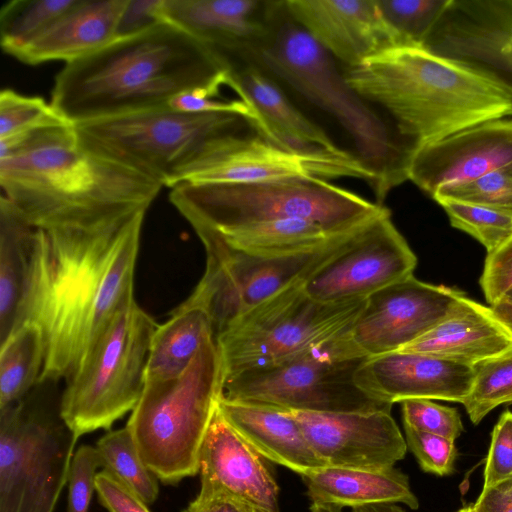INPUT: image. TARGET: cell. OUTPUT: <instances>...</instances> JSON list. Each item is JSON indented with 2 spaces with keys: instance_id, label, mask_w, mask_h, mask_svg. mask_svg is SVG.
<instances>
[{
  "instance_id": "obj_36",
  "label": "cell",
  "mask_w": 512,
  "mask_h": 512,
  "mask_svg": "<svg viewBox=\"0 0 512 512\" xmlns=\"http://www.w3.org/2000/svg\"><path fill=\"white\" fill-rule=\"evenodd\" d=\"M456 229L474 237L493 253L512 238V209L456 201L439 203Z\"/></svg>"
},
{
  "instance_id": "obj_45",
  "label": "cell",
  "mask_w": 512,
  "mask_h": 512,
  "mask_svg": "<svg viewBox=\"0 0 512 512\" xmlns=\"http://www.w3.org/2000/svg\"><path fill=\"white\" fill-rule=\"evenodd\" d=\"M164 0H127L120 16L116 39L140 34L163 20L162 6Z\"/></svg>"
},
{
  "instance_id": "obj_23",
  "label": "cell",
  "mask_w": 512,
  "mask_h": 512,
  "mask_svg": "<svg viewBox=\"0 0 512 512\" xmlns=\"http://www.w3.org/2000/svg\"><path fill=\"white\" fill-rule=\"evenodd\" d=\"M271 0H164L163 20L228 67L264 34Z\"/></svg>"
},
{
  "instance_id": "obj_34",
  "label": "cell",
  "mask_w": 512,
  "mask_h": 512,
  "mask_svg": "<svg viewBox=\"0 0 512 512\" xmlns=\"http://www.w3.org/2000/svg\"><path fill=\"white\" fill-rule=\"evenodd\" d=\"M77 0H11L0 11L1 47L13 56Z\"/></svg>"
},
{
  "instance_id": "obj_52",
  "label": "cell",
  "mask_w": 512,
  "mask_h": 512,
  "mask_svg": "<svg viewBox=\"0 0 512 512\" xmlns=\"http://www.w3.org/2000/svg\"><path fill=\"white\" fill-rule=\"evenodd\" d=\"M456 512H472V511H471V507L469 505V506H466V507H463V508L459 509Z\"/></svg>"
},
{
  "instance_id": "obj_26",
  "label": "cell",
  "mask_w": 512,
  "mask_h": 512,
  "mask_svg": "<svg viewBox=\"0 0 512 512\" xmlns=\"http://www.w3.org/2000/svg\"><path fill=\"white\" fill-rule=\"evenodd\" d=\"M126 4L127 0H77L13 57L29 65L84 58L116 39Z\"/></svg>"
},
{
  "instance_id": "obj_22",
  "label": "cell",
  "mask_w": 512,
  "mask_h": 512,
  "mask_svg": "<svg viewBox=\"0 0 512 512\" xmlns=\"http://www.w3.org/2000/svg\"><path fill=\"white\" fill-rule=\"evenodd\" d=\"M263 458L217 406L200 450V491L225 493L258 512H280L278 485Z\"/></svg>"
},
{
  "instance_id": "obj_49",
  "label": "cell",
  "mask_w": 512,
  "mask_h": 512,
  "mask_svg": "<svg viewBox=\"0 0 512 512\" xmlns=\"http://www.w3.org/2000/svg\"><path fill=\"white\" fill-rule=\"evenodd\" d=\"M490 307L496 316L512 330V301L504 297Z\"/></svg>"
},
{
  "instance_id": "obj_44",
  "label": "cell",
  "mask_w": 512,
  "mask_h": 512,
  "mask_svg": "<svg viewBox=\"0 0 512 512\" xmlns=\"http://www.w3.org/2000/svg\"><path fill=\"white\" fill-rule=\"evenodd\" d=\"M480 285L490 306L512 290V238L493 253L487 254Z\"/></svg>"
},
{
  "instance_id": "obj_5",
  "label": "cell",
  "mask_w": 512,
  "mask_h": 512,
  "mask_svg": "<svg viewBox=\"0 0 512 512\" xmlns=\"http://www.w3.org/2000/svg\"><path fill=\"white\" fill-rule=\"evenodd\" d=\"M241 61L256 66L346 133L354 154L376 176L378 204L408 180L414 152L388 119L351 88L337 61L295 21L284 0H271L265 34Z\"/></svg>"
},
{
  "instance_id": "obj_50",
  "label": "cell",
  "mask_w": 512,
  "mask_h": 512,
  "mask_svg": "<svg viewBox=\"0 0 512 512\" xmlns=\"http://www.w3.org/2000/svg\"><path fill=\"white\" fill-rule=\"evenodd\" d=\"M352 512H406L396 503H377L352 508Z\"/></svg>"
},
{
  "instance_id": "obj_21",
  "label": "cell",
  "mask_w": 512,
  "mask_h": 512,
  "mask_svg": "<svg viewBox=\"0 0 512 512\" xmlns=\"http://www.w3.org/2000/svg\"><path fill=\"white\" fill-rule=\"evenodd\" d=\"M474 367L432 355L395 351L368 357L355 374L356 384L393 405L408 399L462 403L469 395Z\"/></svg>"
},
{
  "instance_id": "obj_3",
  "label": "cell",
  "mask_w": 512,
  "mask_h": 512,
  "mask_svg": "<svg viewBox=\"0 0 512 512\" xmlns=\"http://www.w3.org/2000/svg\"><path fill=\"white\" fill-rule=\"evenodd\" d=\"M2 195L36 228L91 226L147 210L162 185L78 142L73 124L43 128L0 159Z\"/></svg>"
},
{
  "instance_id": "obj_17",
  "label": "cell",
  "mask_w": 512,
  "mask_h": 512,
  "mask_svg": "<svg viewBox=\"0 0 512 512\" xmlns=\"http://www.w3.org/2000/svg\"><path fill=\"white\" fill-rule=\"evenodd\" d=\"M423 47L512 92V0H450Z\"/></svg>"
},
{
  "instance_id": "obj_1",
  "label": "cell",
  "mask_w": 512,
  "mask_h": 512,
  "mask_svg": "<svg viewBox=\"0 0 512 512\" xmlns=\"http://www.w3.org/2000/svg\"><path fill=\"white\" fill-rule=\"evenodd\" d=\"M146 211L91 226L36 228L19 325L31 320L43 331L40 382L67 381L117 312L135 299Z\"/></svg>"
},
{
  "instance_id": "obj_25",
  "label": "cell",
  "mask_w": 512,
  "mask_h": 512,
  "mask_svg": "<svg viewBox=\"0 0 512 512\" xmlns=\"http://www.w3.org/2000/svg\"><path fill=\"white\" fill-rule=\"evenodd\" d=\"M512 350V330L493 309L464 293L450 313L399 351L432 355L474 367Z\"/></svg>"
},
{
  "instance_id": "obj_38",
  "label": "cell",
  "mask_w": 512,
  "mask_h": 512,
  "mask_svg": "<svg viewBox=\"0 0 512 512\" xmlns=\"http://www.w3.org/2000/svg\"><path fill=\"white\" fill-rule=\"evenodd\" d=\"M72 124L43 98L25 96L12 89L0 93V139L32 129Z\"/></svg>"
},
{
  "instance_id": "obj_37",
  "label": "cell",
  "mask_w": 512,
  "mask_h": 512,
  "mask_svg": "<svg viewBox=\"0 0 512 512\" xmlns=\"http://www.w3.org/2000/svg\"><path fill=\"white\" fill-rule=\"evenodd\" d=\"M450 0H378L402 46L423 47Z\"/></svg>"
},
{
  "instance_id": "obj_53",
  "label": "cell",
  "mask_w": 512,
  "mask_h": 512,
  "mask_svg": "<svg viewBox=\"0 0 512 512\" xmlns=\"http://www.w3.org/2000/svg\"><path fill=\"white\" fill-rule=\"evenodd\" d=\"M506 298L512 301V290L507 294Z\"/></svg>"
},
{
  "instance_id": "obj_48",
  "label": "cell",
  "mask_w": 512,
  "mask_h": 512,
  "mask_svg": "<svg viewBox=\"0 0 512 512\" xmlns=\"http://www.w3.org/2000/svg\"><path fill=\"white\" fill-rule=\"evenodd\" d=\"M470 507L472 512H512V479L483 488Z\"/></svg>"
},
{
  "instance_id": "obj_18",
  "label": "cell",
  "mask_w": 512,
  "mask_h": 512,
  "mask_svg": "<svg viewBox=\"0 0 512 512\" xmlns=\"http://www.w3.org/2000/svg\"><path fill=\"white\" fill-rule=\"evenodd\" d=\"M290 412L328 466L385 470L405 457L406 440L389 411Z\"/></svg>"
},
{
  "instance_id": "obj_13",
  "label": "cell",
  "mask_w": 512,
  "mask_h": 512,
  "mask_svg": "<svg viewBox=\"0 0 512 512\" xmlns=\"http://www.w3.org/2000/svg\"><path fill=\"white\" fill-rule=\"evenodd\" d=\"M191 226L205 248L206 266L193 292L179 306L205 311L211 320L214 338L263 301L292 285L304 283L339 251L355 230L305 252L263 256L230 246L210 228Z\"/></svg>"
},
{
  "instance_id": "obj_46",
  "label": "cell",
  "mask_w": 512,
  "mask_h": 512,
  "mask_svg": "<svg viewBox=\"0 0 512 512\" xmlns=\"http://www.w3.org/2000/svg\"><path fill=\"white\" fill-rule=\"evenodd\" d=\"M96 492L108 512H150L139 496L105 470L97 473Z\"/></svg>"
},
{
  "instance_id": "obj_2",
  "label": "cell",
  "mask_w": 512,
  "mask_h": 512,
  "mask_svg": "<svg viewBox=\"0 0 512 512\" xmlns=\"http://www.w3.org/2000/svg\"><path fill=\"white\" fill-rule=\"evenodd\" d=\"M217 81L228 85V69L187 33L161 22L66 64L51 105L75 124L164 107L183 91Z\"/></svg>"
},
{
  "instance_id": "obj_16",
  "label": "cell",
  "mask_w": 512,
  "mask_h": 512,
  "mask_svg": "<svg viewBox=\"0 0 512 512\" xmlns=\"http://www.w3.org/2000/svg\"><path fill=\"white\" fill-rule=\"evenodd\" d=\"M463 294L411 275L366 298L348 337L366 357L399 351L440 323Z\"/></svg>"
},
{
  "instance_id": "obj_30",
  "label": "cell",
  "mask_w": 512,
  "mask_h": 512,
  "mask_svg": "<svg viewBox=\"0 0 512 512\" xmlns=\"http://www.w3.org/2000/svg\"><path fill=\"white\" fill-rule=\"evenodd\" d=\"M209 338H214V331L205 311L197 307L175 308L170 319L158 325L154 333L146 382L181 375Z\"/></svg>"
},
{
  "instance_id": "obj_43",
  "label": "cell",
  "mask_w": 512,
  "mask_h": 512,
  "mask_svg": "<svg viewBox=\"0 0 512 512\" xmlns=\"http://www.w3.org/2000/svg\"><path fill=\"white\" fill-rule=\"evenodd\" d=\"M512 479V411H504L491 433L486 456L483 488Z\"/></svg>"
},
{
  "instance_id": "obj_15",
  "label": "cell",
  "mask_w": 512,
  "mask_h": 512,
  "mask_svg": "<svg viewBox=\"0 0 512 512\" xmlns=\"http://www.w3.org/2000/svg\"><path fill=\"white\" fill-rule=\"evenodd\" d=\"M417 257L382 208L356 228L339 251L304 283L315 300L336 303L366 299L413 275Z\"/></svg>"
},
{
  "instance_id": "obj_19",
  "label": "cell",
  "mask_w": 512,
  "mask_h": 512,
  "mask_svg": "<svg viewBox=\"0 0 512 512\" xmlns=\"http://www.w3.org/2000/svg\"><path fill=\"white\" fill-rule=\"evenodd\" d=\"M512 163V119L486 121L418 149L408 180L433 197Z\"/></svg>"
},
{
  "instance_id": "obj_14",
  "label": "cell",
  "mask_w": 512,
  "mask_h": 512,
  "mask_svg": "<svg viewBox=\"0 0 512 512\" xmlns=\"http://www.w3.org/2000/svg\"><path fill=\"white\" fill-rule=\"evenodd\" d=\"M356 178L373 191L377 180L354 154L310 155L287 150L255 131L242 130L213 140L179 177L181 183H247L288 178ZM173 188V187H172Z\"/></svg>"
},
{
  "instance_id": "obj_8",
  "label": "cell",
  "mask_w": 512,
  "mask_h": 512,
  "mask_svg": "<svg viewBox=\"0 0 512 512\" xmlns=\"http://www.w3.org/2000/svg\"><path fill=\"white\" fill-rule=\"evenodd\" d=\"M248 122L228 113H184L167 106L73 124L89 152L174 187L216 138Z\"/></svg>"
},
{
  "instance_id": "obj_11",
  "label": "cell",
  "mask_w": 512,
  "mask_h": 512,
  "mask_svg": "<svg viewBox=\"0 0 512 512\" xmlns=\"http://www.w3.org/2000/svg\"><path fill=\"white\" fill-rule=\"evenodd\" d=\"M365 301L321 302L306 293L303 283L278 292L215 337L223 381L339 336L351 328Z\"/></svg>"
},
{
  "instance_id": "obj_12",
  "label": "cell",
  "mask_w": 512,
  "mask_h": 512,
  "mask_svg": "<svg viewBox=\"0 0 512 512\" xmlns=\"http://www.w3.org/2000/svg\"><path fill=\"white\" fill-rule=\"evenodd\" d=\"M77 440L33 390L0 409V512H54Z\"/></svg>"
},
{
  "instance_id": "obj_10",
  "label": "cell",
  "mask_w": 512,
  "mask_h": 512,
  "mask_svg": "<svg viewBox=\"0 0 512 512\" xmlns=\"http://www.w3.org/2000/svg\"><path fill=\"white\" fill-rule=\"evenodd\" d=\"M347 331L279 362L225 379L222 396L292 411L390 412L391 404L356 384V371L368 357L355 348Z\"/></svg>"
},
{
  "instance_id": "obj_29",
  "label": "cell",
  "mask_w": 512,
  "mask_h": 512,
  "mask_svg": "<svg viewBox=\"0 0 512 512\" xmlns=\"http://www.w3.org/2000/svg\"><path fill=\"white\" fill-rule=\"evenodd\" d=\"M36 227L5 197L0 199V344L19 325L26 297Z\"/></svg>"
},
{
  "instance_id": "obj_4",
  "label": "cell",
  "mask_w": 512,
  "mask_h": 512,
  "mask_svg": "<svg viewBox=\"0 0 512 512\" xmlns=\"http://www.w3.org/2000/svg\"><path fill=\"white\" fill-rule=\"evenodd\" d=\"M342 70L414 153L460 130L512 116L508 88L424 47H394Z\"/></svg>"
},
{
  "instance_id": "obj_6",
  "label": "cell",
  "mask_w": 512,
  "mask_h": 512,
  "mask_svg": "<svg viewBox=\"0 0 512 512\" xmlns=\"http://www.w3.org/2000/svg\"><path fill=\"white\" fill-rule=\"evenodd\" d=\"M170 202L189 222L215 230L249 223L303 219L329 234L348 233L382 208L362 196L319 178H288L247 183H181Z\"/></svg>"
},
{
  "instance_id": "obj_20",
  "label": "cell",
  "mask_w": 512,
  "mask_h": 512,
  "mask_svg": "<svg viewBox=\"0 0 512 512\" xmlns=\"http://www.w3.org/2000/svg\"><path fill=\"white\" fill-rule=\"evenodd\" d=\"M291 16L342 67L402 46L378 0H284Z\"/></svg>"
},
{
  "instance_id": "obj_27",
  "label": "cell",
  "mask_w": 512,
  "mask_h": 512,
  "mask_svg": "<svg viewBox=\"0 0 512 512\" xmlns=\"http://www.w3.org/2000/svg\"><path fill=\"white\" fill-rule=\"evenodd\" d=\"M218 406L232 428L262 457L300 475L328 466L290 410L223 396Z\"/></svg>"
},
{
  "instance_id": "obj_9",
  "label": "cell",
  "mask_w": 512,
  "mask_h": 512,
  "mask_svg": "<svg viewBox=\"0 0 512 512\" xmlns=\"http://www.w3.org/2000/svg\"><path fill=\"white\" fill-rule=\"evenodd\" d=\"M158 324L134 300L121 308L67 380L60 414L76 438L132 412L146 385Z\"/></svg>"
},
{
  "instance_id": "obj_39",
  "label": "cell",
  "mask_w": 512,
  "mask_h": 512,
  "mask_svg": "<svg viewBox=\"0 0 512 512\" xmlns=\"http://www.w3.org/2000/svg\"><path fill=\"white\" fill-rule=\"evenodd\" d=\"M443 201L512 209V163L467 183L447 186L432 197Z\"/></svg>"
},
{
  "instance_id": "obj_51",
  "label": "cell",
  "mask_w": 512,
  "mask_h": 512,
  "mask_svg": "<svg viewBox=\"0 0 512 512\" xmlns=\"http://www.w3.org/2000/svg\"><path fill=\"white\" fill-rule=\"evenodd\" d=\"M311 512H341V507L334 505L314 504L310 507Z\"/></svg>"
},
{
  "instance_id": "obj_31",
  "label": "cell",
  "mask_w": 512,
  "mask_h": 512,
  "mask_svg": "<svg viewBox=\"0 0 512 512\" xmlns=\"http://www.w3.org/2000/svg\"><path fill=\"white\" fill-rule=\"evenodd\" d=\"M212 230L230 246L249 254L263 256L305 252L320 247L338 236L329 234L317 223L303 219L264 221L224 230Z\"/></svg>"
},
{
  "instance_id": "obj_40",
  "label": "cell",
  "mask_w": 512,
  "mask_h": 512,
  "mask_svg": "<svg viewBox=\"0 0 512 512\" xmlns=\"http://www.w3.org/2000/svg\"><path fill=\"white\" fill-rule=\"evenodd\" d=\"M404 426L455 441L464 431L457 409L429 399H408L401 402Z\"/></svg>"
},
{
  "instance_id": "obj_28",
  "label": "cell",
  "mask_w": 512,
  "mask_h": 512,
  "mask_svg": "<svg viewBox=\"0 0 512 512\" xmlns=\"http://www.w3.org/2000/svg\"><path fill=\"white\" fill-rule=\"evenodd\" d=\"M300 476L314 504L355 508L377 503H403L411 509L419 507L408 476L394 467L365 470L325 466Z\"/></svg>"
},
{
  "instance_id": "obj_7",
  "label": "cell",
  "mask_w": 512,
  "mask_h": 512,
  "mask_svg": "<svg viewBox=\"0 0 512 512\" xmlns=\"http://www.w3.org/2000/svg\"><path fill=\"white\" fill-rule=\"evenodd\" d=\"M223 394L214 338L178 377L146 382L127 422L145 464L165 484L199 473L201 446Z\"/></svg>"
},
{
  "instance_id": "obj_32",
  "label": "cell",
  "mask_w": 512,
  "mask_h": 512,
  "mask_svg": "<svg viewBox=\"0 0 512 512\" xmlns=\"http://www.w3.org/2000/svg\"><path fill=\"white\" fill-rule=\"evenodd\" d=\"M45 353L43 331L31 320L0 344V409L21 401L39 384Z\"/></svg>"
},
{
  "instance_id": "obj_24",
  "label": "cell",
  "mask_w": 512,
  "mask_h": 512,
  "mask_svg": "<svg viewBox=\"0 0 512 512\" xmlns=\"http://www.w3.org/2000/svg\"><path fill=\"white\" fill-rule=\"evenodd\" d=\"M228 71V87L259 114L260 125L256 130L259 134L297 153L353 154L341 148L321 126L292 103L275 81L253 64L240 61Z\"/></svg>"
},
{
  "instance_id": "obj_42",
  "label": "cell",
  "mask_w": 512,
  "mask_h": 512,
  "mask_svg": "<svg viewBox=\"0 0 512 512\" xmlns=\"http://www.w3.org/2000/svg\"><path fill=\"white\" fill-rule=\"evenodd\" d=\"M102 462L96 447L81 445L74 452L68 474V512H89L96 476Z\"/></svg>"
},
{
  "instance_id": "obj_41",
  "label": "cell",
  "mask_w": 512,
  "mask_h": 512,
  "mask_svg": "<svg viewBox=\"0 0 512 512\" xmlns=\"http://www.w3.org/2000/svg\"><path fill=\"white\" fill-rule=\"evenodd\" d=\"M407 448L414 454L421 469L437 476L454 472L458 450L455 441L404 426Z\"/></svg>"
},
{
  "instance_id": "obj_47",
  "label": "cell",
  "mask_w": 512,
  "mask_h": 512,
  "mask_svg": "<svg viewBox=\"0 0 512 512\" xmlns=\"http://www.w3.org/2000/svg\"><path fill=\"white\" fill-rule=\"evenodd\" d=\"M182 512H258L251 505L220 492L199 491Z\"/></svg>"
},
{
  "instance_id": "obj_33",
  "label": "cell",
  "mask_w": 512,
  "mask_h": 512,
  "mask_svg": "<svg viewBox=\"0 0 512 512\" xmlns=\"http://www.w3.org/2000/svg\"><path fill=\"white\" fill-rule=\"evenodd\" d=\"M95 447L102 470L114 476L146 504H152L157 499L158 478L145 464L126 426L108 431Z\"/></svg>"
},
{
  "instance_id": "obj_35",
  "label": "cell",
  "mask_w": 512,
  "mask_h": 512,
  "mask_svg": "<svg viewBox=\"0 0 512 512\" xmlns=\"http://www.w3.org/2000/svg\"><path fill=\"white\" fill-rule=\"evenodd\" d=\"M469 395L461 403L473 424L496 407L512 404V350L474 366Z\"/></svg>"
}]
</instances>
